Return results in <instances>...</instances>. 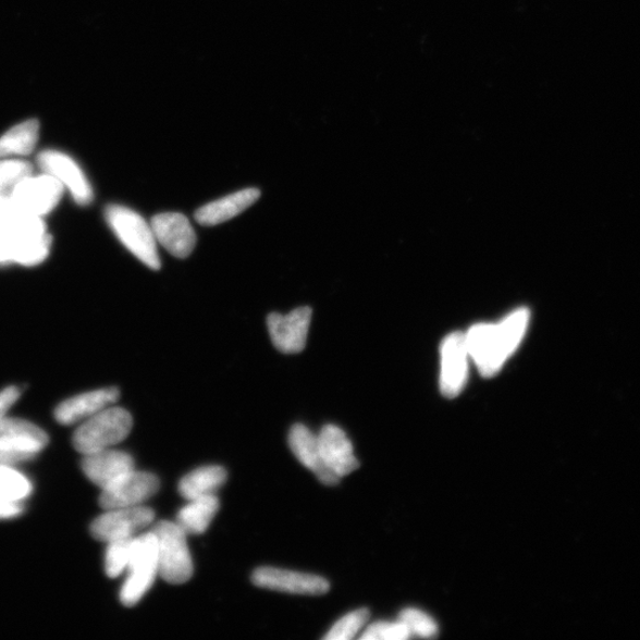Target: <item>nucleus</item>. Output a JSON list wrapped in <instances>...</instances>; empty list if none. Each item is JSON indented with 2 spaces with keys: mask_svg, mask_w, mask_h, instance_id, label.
Listing matches in <instances>:
<instances>
[{
  "mask_svg": "<svg viewBox=\"0 0 640 640\" xmlns=\"http://www.w3.org/2000/svg\"><path fill=\"white\" fill-rule=\"evenodd\" d=\"M51 244L52 239L50 234L12 243V262L25 267H34L42 263L50 255Z\"/></svg>",
  "mask_w": 640,
  "mask_h": 640,
  "instance_id": "23",
  "label": "nucleus"
},
{
  "mask_svg": "<svg viewBox=\"0 0 640 640\" xmlns=\"http://www.w3.org/2000/svg\"><path fill=\"white\" fill-rule=\"evenodd\" d=\"M225 480L226 471L222 466H204L183 477L179 490L184 499L192 501L216 495Z\"/></svg>",
  "mask_w": 640,
  "mask_h": 640,
  "instance_id": "20",
  "label": "nucleus"
},
{
  "mask_svg": "<svg viewBox=\"0 0 640 640\" xmlns=\"http://www.w3.org/2000/svg\"><path fill=\"white\" fill-rule=\"evenodd\" d=\"M41 172L61 183L64 190H69L78 206H89L95 201V190L75 159L58 150H45L36 158Z\"/></svg>",
  "mask_w": 640,
  "mask_h": 640,
  "instance_id": "7",
  "label": "nucleus"
},
{
  "mask_svg": "<svg viewBox=\"0 0 640 640\" xmlns=\"http://www.w3.org/2000/svg\"><path fill=\"white\" fill-rule=\"evenodd\" d=\"M155 512L148 506H131L107 510L90 526L91 537L102 542L136 538L137 533L150 527Z\"/></svg>",
  "mask_w": 640,
  "mask_h": 640,
  "instance_id": "8",
  "label": "nucleus"
},
{
  "mask_svg": "<svg viewBox=\"0 0 640 640\" xmlns=\"http://www.w3.org/2000/svg\"><path fill=\"white\" fill-rule=\"evenodd\" d=\"M24 506L22 502H15L0 496V519L13 518L22 515Z\"/></svg>",
  "mask_w": 640,
  "mask_h": 640,
  "instance_id": "33",
  "label": "nucleus"
},
{
  "mask_svg": "<svg viewBox=\"0 0 640 640\" xmlns=\"http://www.w3.org/2000/svg\"><path fill=\"white\" fill-rule=\"evenodd\" d=\"M470 357L465 335L453 332L442 345V376L440 390L444 396H458L468 379V358Z\"/></svg>",
  "mask_w": 640,
  "mask_h": 640,
  "instance_id": "13",
  "label": "nucleus"
},
{
  "mask_svg": "<svg viewBox=\"0 0 640 640\" xmlns=\"http://www.w3.org/2000/svg\"><path fill=\"white\" fill-rule=\"evenodd\" d=\"M12 262V243L9 233L0 230V264Z\"/></svg>",
  "mask_w": 640,
  "mask_h": 640,
  "instance_id": "34",
  "label": "nucleus"
},
{
  "mask_svg": "<svg viewBox=\"0 0 640 640\" xmlns=\"http://www.w3.org/2000/svg\"><path fill=\"white\" fill-rule=\"evenodd\" d=\"M127 570L128 577L120 592V602L133 607L148 593L159 576L157 540L152 531L133 538Z\"/></svg>",
  "mask_w": 640,
  "mask_h": 640,
  "instance_id": "5",
  "label": "nucleus"
},
{
  "mask_svg": "<svg viewBox=\"0 0 640 640\" xmlns=\"http://www.w3.org/2000/svg\"><path fill=\"white\" fill-rule=\"evenodd\" d=\"M257 188H248L226 195L199 208L195 212V220L202 225L213 226L230 221L239 216L260 198Z\"/></svg>",
  "mask_w": 640,
  "mask_h": 640,
  "instance_id": "18",
  "label": "nucleus"
},
{
  "mask_svg": "<svg viewBox=\"0 0 640 640\" xmlns=\"http://www.w3.org/2000/svg\"><path fill=\"white\" fill-rule=\"evenodd\" d=\"M132 542L133 538L109 543L104 558L107 576L118 578L127 569L132 554Z\"/></svg>",
  "mask_w": 640,
  "mask_h": 640,
  "instance_id": "26",
  "label": "nucleus"
},
{
  "mask_svg": "<svg viewBox=\"0 0 640 640\" xmlns=\"http://www.w3.org/2000/svg\"><path fill=\"white\" fill-rule=\"evenodd\" d=\"M317 436L323 459L333 473L342 478L358 469L352 442L340 427L327 424Z\"/></svg>",
  "mask_w": 640,
  "mask_h": 640,
  "instance_id": "16",
  "label": "nucleus"
},
{
  "mask_svg": "<svg viewBox=\"0 0 640 640\" xmlns=\"http://www.w3.org/2000/svg\"><path fill=\"white\" fill-rule=\"evenodd\" d=\"M116 386L79 394L65 399L56 410V418L62 424H74L96 416L100 410L118 402Z\"/></svg>",
  "mask_w": 640,
  "mask_h": 640,
  "instance_id": "17",
  "label": "nucleus"
},
{
  "mask_svg": "<svg viewBox=\"0 0 640 640\" xmlns=\"http://www.w3.org/2000/svg\"><path fill=\"white\" fill-rule=\"evenodd\" d=\"M104 219L131 255L153 271L162 267L152 225L139 212L125 206L110 205L104 209Z\"/></svg>",
  "mask_w": 640,
  "mask_h": 640,
  "instance_id": "2",
  "label": "nucleus"
},
{
  "mask_svg": "<svg viewBox=\"0 0 640 640\" xmlns=\"http://www.w3.org/2000/svg\"><path fill=\"white\" fill-rule=\"evenodd\" d=\"M39 137L37 119L25 120L0 136V159L26 157L32 155Z\"/></svg>",
  "mask_w": 640,
  "mask_h": 640,
  "instance_id": "21",
  "label": "nucleus"
},
{
  "mask_svg": "<svg viewBox=\"0 0 640 640\" xmlns=\"http://www.w3.org/2000/svg\"><path fill=\"white\" fill-rule=\"evenodd\" d=\"M402 621L410 633V637L434 638L438 635V625L429 615L417 608H407L399 613Z\"/></svg>",
  "mask_w": 640,
  "mask_h": 640,
  "instance_id": "27",
  "label": "nucleus"
},
{
  "mask_svg": "<svg viewBox=\"0 0 640 640\" xmlns=\"http://www.w3.org/2000/svg\"><path fill=\"white\" fill-rule=\"evenodd\" d=\"M409 638H411L409 631L399 620L372 624L361 636V639L365 640H405Z\"/></svg>",
  "mask_w": 640,
  "mask_h": 640,
  "instance_id": "29",
  "label": "nucleus"
},
{
  "mask_svg": "<svg viewBox=\"0 0 640 640\" xmlns=\"http://www.w3.org/2000/svg\"><path fill=\"white\" fill-rule=\"evenodd\" d=\"M157 244L171 256L185 259L194 251L197 237L189 219L181 212L157 213L151 221Z\"/></svg>",
  "mask_w": 640,
  "mask_h": 640,
  "instance_id": "12",
  "label": "nucleus"
},
{
  "mask_svg": "<svg viewBox=\"0 0 640 640\" xmlns=\"http://www.w3.org/2000/svg\"><path fill=\"white\" fill-rule=\"evenodd\" d=\"M32 492L33 484L28 478L13 470L12 466H0V496L22 502L29 497Z\"/></svg>",
  "mask_w": 640,
  "mask_h": 640,
  "instance_id": "24",
  "label": "nucleus"
},
{
  "mask_svg": "<svg viewBox=\"0 0 640 640\" xmlns=\"http://www.w3.org/2000/svg\"><path fill=\"white\" fill-rule=\"evenodd\" d=\"M312 310L309 306L295 309L286 315L271 313L267 318L273 345L283 354H299L308 342Z\"/></svg>",
  "mask_w": 640,
  "mask_h": 640,
  "instance_id": "10",
  "label": "nucleus"
},
{
  "mask_svg": "<svg viewBox=\"0 0 640 640\" xmlns=\"http://www.w3.org/2000/svg\"><path fill=\"white\" fill-rule=\"evenodd\" d=\"M133 419L122 407H107L85 420L73 436L76 451L89 455L123 442L132 431Z\"/></svg>",
  "mask_w": 640,
  "mask_h": 640,
  "instance_id": "3",
  "label": "nucleus"
},
{
  "mask_svg": "<svg viewBox=\"0 0 640 640\" xmlns=\"http://www.w3.org/2000/svg\"><path fill=\"white\" fill-rule=\"evenodd\" d=\"M21 392L15 385H10L0 392V420H3L9 409L17 403Z\"/></svg>",
  "mask_w": 640,
  "mask_h": 640,
  "instance_id": "31",
  "label": "nucleus"
},
{
  "mask_svg": "<svg viewBox=\"0 0 640 640\" xmlns=\"http://www.w3.org/2000/svg\"><path fill=\"white\" fill-rule=\"evenodd\" d=\"M35 457L36 455H32V453L0 448V466H13L21 463L29 461Z\"/></svg>",
  "mask_w": 640,
  "mask_h": 640,
  "instance_id": "32",
  "label": "nucleus"
},
{
  "mask_svg": "<svg viewBox=\"0 0 640 640\" xmlns=\"http://www.w3.org/2000/svg\"><path fill=\"white\" fill-rule=\"evenodd\" d=\"M49 443L47 433L38 426L15 418L0 420V448L37 455Z\"/></svg>",
  "mask_w": 640,
  "mask_h": 640,
  "instance_id": "19",
  "label": "nucleus"
},
{
  "mask_svg": "<svg viewBox=\"0 0 640 640\" xmlns=\"http://www.w3.org/2000/svg\"><path fill=\"white\" fill-rule=\"evenodd\" d=\"M220 509V502L216 495L192 500L180 510L176 524L186 536H199L210 526Z\"/></svg>",
  "mask_w": 640,
  "mask_h": 640,
  "instance_id": "22",
  "label": "nucleus"
},
{
  "mask_svg": "<svg viewBox=\"0 0 640 640\" xmlns=\"http://www.w3.org/2000/svg\"><path fill=\"white\" fill-rule=\"evenodd\" d=\"M17 211L9 195H0V230L8 229L13 218L16 217Z\"/></svg>",
  "mask_w": 640,
  "mask_h": 640,
  "instance_id": "30",
  "label": "nucleus"
},
{
  "mask_svg": "<svg viewBox=\"0 0 640 640\" xmlns=\"http://www.w3.org/2000/svg\"><path fill=\"white\" fill-rule=\"evenodd\" d=\"M34 167L19 158L0 159V195L7 194L13 189L21 180L32 175Z\"/></svg>",
  "mask_w": 640,
  "mask_h": 640,
  "instance_id": "25",
  "label": "nucleus"
},
{
  "mask_svg": "<svg viewBox=\"0 0 640 640\" xmlns=\"http://www.w3.org/2000/svg\"><path fill=\"white\" fill-rule=\"evenodd\" d=\"M369 619V611L359 608L340 619L324 637L327 640H348L354 638Z\"/></svg>",
  "mask_w": 640,
  "mask_h": 640,
  "instance_id": "28",
  "label": "nucleus"
},
{
  "mask_svg": "<svg viewBox=\"0 0 640 640\" xmlns=\"http://www.w3.org/2000/svg\"><path fill=\"white\" fill-rule=\"evenodd\" d=\"M530 313L518 309L496 324H477L465 335L466 345L483 377H495L522 342Z\"/></svg>",
  "mask_w": 640,
  "mask_h": 640,
  "instance_id": "1",
  "label": "nucleus"
},
{
  "mask_svg": "<svg viewBox=\"0 0 640 640\" xmlns=\"http://www.w3.org/2000/svg\"><path fill=\"white\" fill-rule=\"evenodd\" d=\"M63 194L61 183L42 172L41 175L32 173L21 180L9 196L19 211L45 218L58 208Z\"/></svg>",
  "mask_w": 640,
  "mask_h": 640,
  "instance_id": "6",
  "label": "nucleus"
},
{
  "mask_svg": "<svg viewBox=\"0 0 640 640\" xmlns=\"http://www.w3.org/2000/svg\"><path fill=\"white\" fill-rule=\"evenodd\" d=\"M288 445L293 455L313 472L325 485L333 487L340 483V477L333 473L327 466L322 452H320L318 436L308 427L297 423L292 427L288 434Z\"/></svg>",
  "mask_w": 640,
  "mask_h": 640,
  "instance_id": "14",
  "label": "nucleus"
},
{
  "mask_svg": "<svg viewBox=\"0 0 640 640\" xmlns=\"http://www.w3.org/2000/svg\"><path fill=\"white\" fill-rule=\"evenodd\" d=\"M159 488V479L153 473L132 470L102 489L99 504L104 510L131 508L152 499Z\"/></svg>",
  "mask_w": 640,
  "mask_h": 640,
  "instance_id": "9",
  "label": "nucleus"
},
{
  "mask_svg": "<svg viewBox=\"0 0 640 640\" xmlns=\"http://www.w3.org/2000/svg\"><path fill=\"white\" fill-rule=\"evenodd\" d=\"M151 531L157 540L159 576L171 584L189 581L194 564L186 532L176 522L170 521L157 522Z\"/></svg>",
  "mask_w": 640,
  "mask_h": 640,
  "instance_id": "4",
  "label": "nucleus"
},
{
  "mask_svg": "<svg viewBox=\"0 0 640 640\" xmlns=\"http://www.w3.org/2000/svg\"><path fill=\"white\" fill-rule=\"evenodd\" d=\"M251 581L261 589L291 594L323 595L330 590L329 581L322 577L274 567L256 569Z\"/></svg>",
  "mask_w": 640,
  "mask_h": 640,
  "instance_id": "11",
  "label": "nucleus"
},
{
  "mask_svg": "<svg viewBox=\"0 0 640 640\" xmlns=\"http://www.w3.org/2000/svg\"><path fill=\"white\" fill-rule=\"evenodd\" d=\"M82 466L90 482L104 489L135 470V460L126 452L107 448L85 455Z\"/></svg>",
  "mask_w": 640,
  "mask_h": 640,
  "instance_id": "15",
  "label": "nucleus"
}]
</instances>
